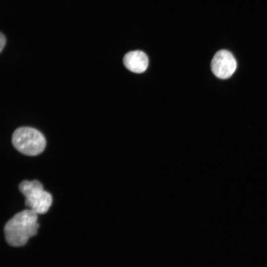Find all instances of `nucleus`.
<instances>
[{"label":"nucleus","mask_w":267,"mask_h":267,"mask_svg":"<svg viewBox=\"0 0 267 267\" xmlns=\"http://www.w3.org/2000/svg\"><path fill=\"white\" fill-rule=\"evenodd\" d=\"M38 214L30 209L20 211L5 223L4 232L6 242L13 247L23 246L29 238L37 233Z\"/></svg>","instance_id":"1"},{"label":"nucleus","mask_w":267,"mask_h":267,"mask_svg":"<svg viewBox=\"0 0 267 267\" xmlns=\"http://www.w3.org/2000/svg\"><path fill=\"white\" fill-rule=\"evenodd\" d=\"M12 143L20 153L28 156L41 153L46 145L44 135L38 130L29 127L16 129L12 135Z\"/></svg>","instance_id":"2"},{"label":"nucleus","mask_w":267,"mask_h":267,"mask_svg":"<svg viewBox=\"0 0 267 267\" xmlns=\"http://www.w3.org/2000/svg\"><path fill=\"white\" fill-rule=\"evenodd\" d=\"M19 188L25 196V204L29 209L37 214H44L47 212L52 203V196L44 190L40 181L23 180L20 183Z\"/></svg>","instance_id":"3"},{"label":"nucleus","mask_w":267,"mask_h":267,"mask_svg":"<svg viewBox=\"0 0 267 267\" xmlns=\"http://www.w3.org/2000/svg\"><path fill=\"white\" fill-rule=\"evenodd\" d=\"M213 74L218 78L226 79L230 77L237 67L232 54L225 49L219 50L214 56L211 64Z\"/></svg>","instance_id":"4"},{"label":"nucleus","mask_w":267,"mask_h":267,"mask_svg":"<svg viewBox=\"0 0 267 267\" xmlns=\"http://www.w3.org/2000/svg\"><path fill=\"white\" fill-rule=\"evenodd\" d=\"M123 63L130 71L141 73L146 70L148 65V58L147 55L142 51H131L125 55Z\"/></svg>","instance_id":"5"},{"label":"nucleus","mask_w":267,"mask_h":267,"mask_svg":"<svg viewBox=\"0 0 267 267\" xmlns=\"http://www.w3.org/2000/svg\"><path fill=\"white\" fill-rule=\"evenodd\" d=\"M6 40L5 36L2 34V33H0V51L1 52L5 44H6Z\"/></svg>","instance_id":"6"}]
</instances>
